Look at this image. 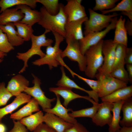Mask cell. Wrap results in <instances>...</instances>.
Masks as SVG:
<instances>
[{"instance_id":"obj_1","label":"cell","mask_w":132,"mask_h":132,"mask_svg":"<svg viewBox=\"0 0 132 132\" xmlns=\"http://www.w3.org/2000/svg\"><path fill=\"white\" fill-rule=\"evenodd\" d=\"M64 5L60 3L59 10L56 15L50 14L43 6L40 9V18L38 23L45 30L56 33L64 38L66 37L65 25L67 22V18L63 10Z\"/></svg>"},{"instance_id":"obj_2","label":"cell","mask_w":132,"mask_h":132,"mask_svg":"<svg viewBox=\"0 0 132 132\" xmlns=\"http://www.w3.org/2000/svg\"><path fill=\"white\" fill-rule=\"evenodd\" d=\"M52 33L55 39V45L53 46L47 47L45 55L33 61L32 64L38 66L47 65L50 70L61 65L66 67L73 76L74 72L66 64L61 56L62 51L60 48V45L63 41L64 38L56 33Z\"/></svg>"},{"instance_id":"obj_3","label":"cell","mask_w":132,"mask_h":132,"mask_svg":"<svg viewBox=\"0 0 132 132\" xmlns=\"http://www.w3.org/2000/svg\"><path fill=\"white\" fill-rule=\"evenodd\" d=\"M50 32L48 30H45L43 33L39 35L36 36L33 34L31 38L32 45L31 48L25 52L17 53L16 57L24 62L23 66L19 72V74H20L25 71L28 66V61L32 56L37 55L41 58L45 55V54L41 50V47L52 46L53 42V40L47 38L46 37V34Z\"/></svg>"},{"instance_id":"obj_4","label":"cell","mask_w":132,"mask_h":132,"mask_svg":"<svg viewBox=\"0 0 132 132\" xmlns=\"http://www.w3.org/2000/svg\"><path fill=\"white\" fill-rule=\"evenodd\" d=\"M102 40L96 44L90 47L85 52L86 66L84 72L90 78H95L99 69L102 66L103 57L102 52Z\"/></svg>"},{"instance_id":"obj_5","label":"cell","mask_w":132,"mask_h":132,"mask_svg":"<svg viewBox=\"0 0 132 132\" xmlns=\"http://www.w3.org/2000/svg\"><path fill=\"white\" fill-rule=\"evenodd\" d=\"M89 17L84 23L85 35L90 33L101 31L109 25L113 18L118 14L114 13L106 15L98 13L91 8L88 9Z\"/></svg>"},{"instance_id":"obj_6","label":"cell","mask_w":132,"mask_h":132,"mask_svg":"<svg viewBox=\"0 0 132 132\" xmlns=\"http://www.w3.org/2000/svg\"><path fill=\"white\" fill-rule=\"evenodd\" d=\"M65 38L67 46L61 53L62 58L67 57L71 60L77 62L80 70L84 72L86 66V58L80 51L79 41L70 37Z\"/></svg>"},{"instance_id":"obj_7","label":"cell","mask_w":132,"mask_h":132,"mask_svg":"<svg viewBox=\"0 0 132 132\" xmlns=\"http://www.w3.org/2000/svg\"><path fill=\"white\" fill-rule=\"evenodd\" d=\"M117 16L114 17L109 26L101 31L89 33L85 35L79 41L80 48L82 54L84 55L87 51L91 46L98 43L111 30L115 29Z\"/></svg>"},{"instance_id":"obj_8","label":"cell","mask_w":132,"mask_h":132,"mask_svg":"<svg viewBox=\"0 0 132 132\" xmlns=\"http://www.w3.org/2000/svg\"><path fill=\"white\" fill-rule=\"evenodd\" d=\"M32 75L33 77L32 83L33 86L26 88L24 92L35 99L42 107L43 110L51 108V103L55 101L56 98L49 99L47 97L41 88L40 79L33 74H32Z\"/></svg>"},{"instance_id":"obj_9","label":"cell","mask_w":132,"mask_h":132,"mask_svg":"<svg viewBox=\"0 0 132 132\" xmlns=\"http://www.w3.org/2000/svg\"><path fill=\"white\" fill-rule=\"evenodd\" d=\"M117 44L114 43L113 40H103L102 52L103 62L101 67L98 71V73L103 75L110 74L114 61L115 51Z\"/></svg>"},{"instance_id":"obj_10","label":"cell","mask_w":132,"mask_h":132,"mask_svg":"<svg viewBox=\"0 0 132 132\" xmlns=\"http://www.w3.org/2000/svg\"><path fill=\"white\" fill-rule=\"evenodd\" d=\"M95 77L100 81L101 83L100 90L98 93L99 97L101 98L127 86L128 83L113 77L110 74L103 75L97 73Z\"/></svg>"},{"instance_id":"obj_11","label":"cell","mask_w":132,"mask_h":132,"mask_svg":"<svg viewBox=\"0 0 132 132\" xmlns=\"http://www.w3.org/2000/svg\"><path fill=\"white\" fill-rule=\"evenodd\" d=\"M81 0H67L63 10L67 18V22L77 20L87 17L84 7Z\"/></svg>"},{"instance_id":"obj_12","label":"cell","mask_w":132,"mask_h":132,"mask_svg":"<svg viewBox=\"0 0 132 132\" xmlns=\"http://www.w3.org/2000/svg\"><path fill=\"white\" fill-rule=\"evenodd\" d=\"M113 103L102 102L99 104L96 113L92 119V121L97 125L103 126L109 125L111 123L112 115L111 114Z\"/></svg>"},{"instance_id":"obj_13","label":"cell","mask_w":132,"mask_h":132,"mask_svg":"<svg viewBox=\"0 0 132 132\" xmlns=\"http://www.w3.org/2000/svg\"><path fill=\"white\" fill-rule=\"evenodd\" d=\"M72 89L65 87H51L49 88L50 92L62 97L64 99L63 104L64 107L67 108L69 103L72 100L77 98L85 99L93 104L96 103L89 96H82L73 92Z\"/></svg>"},{"instance_id":"obj_14","label":"cell","mask_w":132,"mask_h":132,"mask_svg":"<svg viewBox=\"0 0 132 132\" xmlns=\"http://www.w3.org/2000/svg\"><path fill=\"white\" fill-rule=\"evenodd\" d=\"M44 122L56 132H64L73 125L50 112L44 115Z\"/></svg>"},{"instance_id":"obj_15","label":"cell","mask_w":132,"mask_h":132,"mask_svg":"<svg viewBox=\"0 0 132 132\" xmlns=\"http://www.w3.org/2000/svg\"><path fill=\"white\" fill-rule=\"evenodd\" d=\"M29 85V81L19 74L11 78L8 82L6 88L13 96L16 97L24 92Z\"/></svg>"},{"instance_id":"obj_16","label":"cell","mask_w":132,"mask_h":132,"mask_svg":"<svg viewBox=\"0 0 132 132\" xmlns=\"http://www.w3.org/2000/svg\"><path fill=\"white\" fill-rule=\"evenodd\" d=\"M88 19L87 16L77 20L67 22L65 27V38L67 37H72L78 41L82 39L84 37L82 25Z\"/></svg>"},{"instance_id":"obj_17","label":"cell","mask_w":132,"mask_h":132,"mask_svg":"<svg viewBox=\"0 0 132 132\" xmlns=\"http://www.w3.org/2000/svg\"><path fill=\"white\" fill-rule=\"evenodd\" d=\"M56 101L55 105L53 108L45 109L43 110L46 112L52 113L65 121L74 124L77 122L75 118L70 116L68 112L73 110L71 109H67L62 104L60 99V96L56 95Z\"/></svg>"},{"instance_id":"obj_18","label":"cell","mask_w":132,"mask_h":132,"mask_svg":"<svg viewBox=\"0 0 132 132\" xmlns=\"http://www.w3.org/2000/svg\"><path fill=\"white\" fill-rule=\"evenodd\" d=\"M132 96V86L131 85L119 88L110 94L101 98L102 102L114 103L125 100Z\"/></svg>"},{"instance_id":"obj_19","label":"cell","mask_w":132,"mask_h":132,"mask_svg":"<svg viewBox=\"0 0 132 132\" xmlns=\"http://www.w3.org/2000/svg\"><path fill=\"white\" fill-rule=\"evenodd\" d=\"M31 97L26 93H22L16 97L10 104L4 107L0 108V123L2 118L6 115L11 113L19 107L29 101Z\"/></svg>"},{"instance_id":"obj_20","label":"cell","mask_w":132,"mask_h":132,"mask_svg":"<svg viewBox=\"0 0 132 132\" xmlns=\"http://www.w3.org/2000/svg\"><path fill=\"white\" fill-rule=\"evenodd\" d=\"M39 105L37 101L33 98L26 105L11 114L10 118L13 120L20 121L24 118L32 115L33 112L40 111Z\"/></svg>"},{"instance_id":"obj_21","label":"cell","mask_w":132,"mask_h":132,"mask_svg":"<svg viewBox=\"0 0 132 132\" xmlns=\"http://www.w3.org/2000/svg\"><path fill=\"white\" fill-rule=\"evenodd\" d=\"M16 8L20 10L24 15L20 22L32 26L39 22L40 18V11L32 10L29 6L25 5H17Z\"/></svg>"},{"instance_id":"obj_22","label":"cell","mask_w":132,"mask_h":132,"mask_svg":"<svg viewBox=\"0 0 132 132\" xmlns=\"http://www.w3.org/2000/svg\"><path fill=\"white\" fill-rule=\"evenodd\" d=\"M125 19L121 15L116 22L113 42L114 43L122 44L127 47V33L125 27Z\"/></svg>"},{"instance_id":"obj_23","label":"cell","mask_w":132,"mask_h":132,"mask_svg":"<svg viewBox=\"0 0 132 132\" xmlns=\"http://www.w3.org/2000/svg\"><path fill=\"white\" fill-rule=\"evenodd\" d=\"M24 16L21 11L16 8L7 9L0 14V25H5L10 22H19Z\"/></svg>"},{"instance_id":"obj_24","label":"cell","mask_w":132,"mask_h":132,"mask_svg":"<svg viewBox=\"0 0 132 132\" xmlns=\"http://www.w3.org/2000/svg\"><path fill=\"white\" fill-rule=\"evenodd\" d=\"M0 29L6 34L9 41L13 47L20 46L23 43L24 41L18 35L13 23L0 25Z\"/></svg>"},{"instance_id":"obj_25","label":"cell","mask_w":132,"mask_h":132,"mask_svg":"<svg viewBox=\"0 0 132 132\" xmlns=\"http://www.w3.org/2000/svg\"><path fill=\"white\" fill-rule=\"evenodd\" d=\"M43 112L40 110L35 113L21 119L20 121L28 130L33 131L40 124L44 122Z\"/></svg>"},{"instance_id":"obj_26","label":"cell","mask_w":132,"mask_h":132,"mask_svg":"<svg viewBox=\"0 0 132 132\" xmlns=\"http://www.w3.org/2000/svg\"><path fill=\"white\" fill-rule=\"evenodd\" d=\"M124 101H120L113 103V107L112 110L113 115L111 123L109 125V132H116L121 128L120 125L121 119L120 113Z\"/></svg>"},{"instance_id":"obj_27","label":"cell","mask_w":132,"mask_h":132,"mask_svg":"<svg viewBox=\"0 0 132 132\" xmlns=\"http://www.w3.org/2000/svg\"><path fill=\"white\" fill-rule=\"evenodd\" d=\"M123 117L120 122L122 127L132 126V97L125 100L121 108Z\"/></svg>"},{"instance_id":"obj_28","label":"cell","mask_w":132,"mask_h":132,"mask_svg":"<svg viewBox=\"0 0 132 132\" xmlns=\"http://www.w3.org/2000/svg\"><path fill=\"white\" fill-rule=\"evenodd\" d=\"M37 3V0H1L0 13L12 6L20 5H26L34 9L36 7Z\"/></svg>"},{"instance_id":"obj_29","label":"cell","mask_w":132,"mask_h":132,"mask_svg":"<svg viewBox=\"0 0 132 132\" xmlns=\"http://www.w3.org/2000/svg\"><path fill=\"white\" fill-rule=\"evenodd\" d=\"M60 69L62 75L61 78L57 82L56 85L58 87H63L72 89L75 88L84 91L88 93V90L80 87L78 86L74 81L71 79L66 75L64 66H61Z\"/></svg>"},{"instance_id":"obj_30","label":"cell","mask_w":132,"mask_h":132,"mask_svg":"<svg viewBox=\"0 0 132 132\" xmlns=\"http://www.w3.org/2000/svg\"><path fill=\"white\" fill-rule=\"evenodd\" d=\"M13 23L17 28L18 34L21 38L24 41H28L31 40L34 31L32 26L20 22Z\"/></svg>"},{"instance_id":"obj_31","label":"cell","mask_w":132,"mask_h":132,"mask_svg":"<svg viewBox=\"0 0 132 132\" xmlns=\"http://www.w3.org/2000/svg\"><path fill=\"white\" fill-rule=\"evenodd\" d=\"M93 105V106L91 107L77 111L72 110L71 113H69V114L70 116L74 118L79 117H88L92 118L97 112L99 104L96 103Z\"/></svg>"},{"instance_id":"obj_32","label":"cell","mask_w":132,"mask_h":132,"mask_svg":"<svg viewBox=\"0 0 132 132\" xmlns=\"http://www.w3.org/2000/svg\"><path fill=\"white\" fill-rule=\"evenodd\" d=\"M127 47L122 44H117L115 50L114 63L112 70L119 65L125 64L124 60Z\"/></svg>"},{"instance_id":"obj_33","label":"cell","mask_w":132,"mask_h":132,"mask_svg":"<svg viewBox=\"0 0 132 132\" xmlns=\"http://www.w3.org/2000/svg\"><path fill=\"white\" fill-rule=\"evenodd\" d=\"M43 5L47 11L50 14L55 15L59 12L60 4L58 0H37Z\"/></svg>"},{"instance_id":"obj_34","label":"cell","mask_w":132,"mask_h":132,"mask_svg":"<svg viewBox=\"0 0 132 132\" xmlns=\"http://www.w3.org/2000/svg\"><path fill=\"white\" fill-rule=\"evenodd\" d=\"M124 65L121 64L111 70L110 75L113 77L128 83L129 79L127 72L125 68Z\"/></svg>"},{"instance_id":"obj_35","label":"cell","mask_w":132,"mask_h":132,"mask_svg":"<svg viewBox=\"0 0 132 132\" xmlns=\"http://www.w3.org/2000/svg\"><path fill=\"white\" fill-rule=\"evenodd\" d=\"M132 10V0H122L112 9L101 11L102 14H107L116 11L121 12Z\"/></svg>"},{"instance_id":"obj_36","label":"cell","mask_w":132,"mask_h":132,"mask_svg":"<svg viewBox=\"0 0 132 132\" xmlns=\"http://www.w3.org/2000/svg\"><path fill=\"white\" fill-rule=\"evenodd\" d=\"M118 0H96L95 4L92 10L94 11L111 9L116 5L115 4Z\"/></svg>"},{"instance_id":"obj_37","label":"cell","mask_w":132,"mask_h":132,"mask_svg":"<svg viewBox=\"0 0 132 132\" xmlns=\"http://www.w3.org/2000/svg\"><path fill=\"white\" fill-rule=\"evenodd\" d=\"M14 49V47L9 41L6 34L0 29V51L7 54Z\"/></svg>"},{"instance_id":"obj_38","label":"cell","mask_w":132,"mask_h":132,"mask_svg":"<svg viewBox=\"0 0 132 132\" xmlns=\"http://www.w3.org/2000/svg\"><path fill=\"white\" fill-rule=\"evenodd\" d=\"M13 95L5 87L4 82L0 83V106L6 104Z\"/></svg>"},{"instance_id":"obj_39","label":"cell","mask_w":132,"mask_h":132,"mask_svg":"<svg viewBox=\"0 0 132 132\" xmlns=\"http://www.w3.org/2000/svg\"><path fill=\"white\" fill-rule=\"evenodd\" d=\"M75 76L86 83L92 89V90L98 94L100 91L101 87L100 81L98 80H94L83 77L75 73Z\"/></svg>"},{"instance_id":"obj_40","label":"cell","mask_w":132,"mask_h":132,"mask_svg":"<svg viewBox=\"0 0 132 132\" xmlns=\"http://www.w3.org/2000/svg\"><path fill=\"white\" fill-rule=\"evenodd\" d=\"M14 126L13 128L9 131L6 132H28V130L20 121H16L13 120Z\"/></svg>"},{"instance_id":"obj_41","label":"cell","mask_w":132,"mask_h":132,"mask_svg":"<svg viewBox=\"0 0 132 132\" xmlns=\"http://www.w3.org/2000/svg\"><path fill=\"white\" fill-rule=\"evenodd\" d=\"M64 132H89L83 125L77 122Z\"/></svg>"},{"instance_id":"obj_42","label":"cell","mask_w":132,"mask_h":132,"mask_svg":"<svg viewBox=\"0 0 132 132\" xmlns=\"http://www.w3.org/2000/svg\"><path fill=\"white\" fill-rule=\"evenodd\" d=\"M32 132H56L54 129L43 123L39 125Z\"/></svg>"},{"instance_id":"obj_43","label":"cell","mask_w":132,"mask_h":132,"mask_svg":"<svg viewBox=\"0 0 132 132\" xmlns=\"http://www.w3.org/2000/svg\"><path fill=\"white\" fill-rule=\"evenodd\" d=\"M124 62L125 64H132V48H126Z\"/></svg>"},{"instance_id":"obj_44","label":"cell","mask_w":132,"mask_h":132,"mask_svg":"<svg viewBox=\"0 0 132 132\" xmlns=\"http://www.w3.org/2000/svg\"><path fill=\"white\" fill-rule=\"evenodd\" d=\"M125 27L127 33L130 35H132V21L129 19L125 22Z\"/></svg>"},{"instance_id":"obj_45","label":"cell","mask_w":132,"mask_h":132,"mask_svg":"<svg viewBox=\"0 0 132 132\" xmlns=\"http://www.w3.org/2000/svg\"><path fill=\"white\" fill-rule=\"evenodd\" d=\"M126 67L129 79V82H132V64L126 65Z\"/></svg>"},{"instance_id":"obj_46","label":"cell","mask_w":132,"mask_h":132,"mask_svg":"<svg viewBox=\"0 0 132 132\" xmlns=\"http://www.w3.org/2000/svg\"><path fill=\"white\" fill-rule=\"evenodd\" d=\"M116 132H132V126L127 127L123 126Z\"/></svg>"},{"instance_id":"obj_47","label":"cell","mask_w":132,"mask_h":132,"mask_svg":"<svg viewBox=\"0 0 132 132\" xmlns=\"http://www.w3.org/2000/svg\"><path fill=\"white\" fill-rule=\"evenodd\" d=\"M121 14L128 17L129 19L132 21V10L121 12Z\"/></svg>"},{"instance_id":"obj_48","label":"cell","mask_w":132,"mask_h":132,"mask_svg":"<svg viewBox=\"0 0 132 132\" xmlns=\"http://www.w3.org/2000/svg\"><path fill=\"white\" fill-rule=\"evenodd\" d=\"M6 128L3 124L0 123V132H6Z\"/></svg>"},{"instance_id":"obj_49","label":"cell","mask_w":132,"mask_h":132,"mask_svg":"<svg viewBox=\"0 0 132 132\" xmlns=\"http://www.w3.org/2000/svg\"><path fill=\"white\" fill-rule=\"evenodd\" d=\"M7 55V54L3 53L0 51V63L3 61V58Z\"/></svg>"}]
</instances>
